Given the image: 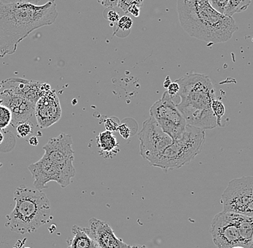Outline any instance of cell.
<instances>
[{"instance_id": "obj_1", "label": "cell", "mask_w": 253, "mask_h": 248, "mask_svg": "<svg viewBox=\"0 0 253 248\" xmlns=\"http://www.w3.org/2000/svg\"><path fill=\"white\" fill-rule=\"evenodd\" d=\"M58 17L55 0L42 5L0 4V58L14 54L21 41L36 30L54 23Z\"/></svg>"}, {"instance_id": "obj_2", "label": "cell", "mask_w": 253, "mask_h": 248, "mask_svg": "<svg viewBox=\"0 0 253 248\" xmlns=\"http://www.w3.org/2000/svg\"><path fill=\"white\" fill-rule=\"evenodd\" d=\"M177 12L183 31L207 44L227 42L238 30L233 17L215 10L209 0H178Z\"/></svg>"}, {"instance_id": "obj_3", "label": "cell", "mask_w": 253, "mask_h": 248, "mask_svg": "<svg viewBox=\"0 0 253 248\" xmlns=\"http://www.w3.org/2000/svg\"><path fill=\"white\" fill-rule=\"evenodd\" d=\"M179 85L177 104L187 126L207 130L217 126L211 105L215 97L211 79L199 73L187 74L175 80Z\"/></svg>"}, {"instance_id": "obj_4", "label": "cell", "mask_w": 253, "mask_h": 248, "mask_svg": "<svg viewBox=\"0 0 253 248\" xmlns=\"http://www.w3.org/2000/svg\"><path fill=\"white\" fill-rule=\"evenodd\" d=\"M14 201L15 208L6 216L4 224L13 233H35L51 219L50 202L42 191L25 185L19 186L14 192Z\"/></svg>"}, {"instance_id": "obj_5", "label": "cell", "mask_w": 253, "mask_h": 248, "mask_svg": "<svg viewBox=\"0 0 253 248\" xmlns=\"http://www.w3.org/2000/svg\"><path fill=\"white\" fill-rule=\"evenodd\" d=\"M205 142V130L186 126L184 134L173 140L153 167L164 171L178 170L189 164L202 151Z\"/></svg>"}, {"instance_id": "obj_6", "label": "cell", "mask_w": 253, "mask_h": 248, "mask_svg": "<svg viewBox=\"0 0 253 248\" xmlns=\"http://www.w3.org/2000/svg\"><path fill=\"white\" fill-rule=\"evenodd\" d=\"M223 211L253 216V177L244 176L229 181L221 195Z\"/></svg>"}, {"instance_id": "obj_7", "label": "cell", "mask_w": 253, "mask_h": 248, "mask_svg": "<svg viewBox=\"0 0 253 248\" xmlns=\"http://www.w3.org/2000/svg\"><path fill=\"white\" fill-rule=\"evenodd\" d=\"M150 116L157 121L164 132L173 140L181 138L187 126L184 117L173 102V98L166 91L161 99L150 107Z\"/></svg>"}, {"instance_id": "obj_8", "label": "cell", "mask_w": 253, "mask_h": 248, "mask_svg": "<svg viewBox=\"0 0 253 248\" xmlns=\"http://www.w3.org/2000/svg\"><path fill=\"white\" fill-rule=\"evenodd\" d=\"M139 140L140 156L151 166L154 165L166 148L173 142V140L164 132L157 121L151 116L142 124Z\"/></svg>"}, {"instance_id": "obj_9", "label": "cell", "mask_w": 253, "mask_h": 248, "mask_svg": "<svg viewBox=\"0 0 253 248\" xmlns=\"http://www.w3.org/2000/svg\"><path fill=\"white\" fill-rule=\"evenodd\" d=\"M28 170L33 178L34 188L41 191L47 189V183L51 181L58 183L62 188L67 187L76 175L74 165H58L45 156L36 163L31 164Z\"/></svg>"}, {"instance_id": "obj_10", "label": "cell", "mask_w": 253, "mask_h": 248, "mask_svg": "<svg viewBox=\"0 0 253 248\" xmlns=\"http://www.w3.org/2000/svg\"><path fill=\"white\" fill-rule=\"evenodd\" d=\"M210 233L217 248L242 246L241 238L235 220V213L221 212L213 218Z\"/></svg>"}, {"instance_id": "obj_11", "label": "cell", "mask_w": 253, "mask_h": 248, "mask_svg": "<svg viewBox=\"0 0 253 248\" xmlns=\"http://www.w3.org/2000/svg\"><path fill=\"white\" fill-rule=\"evenodd\" d=\"M35 115L41 129H47L61 119V103L54 90L44 93L35 105Z\"/></svg>"}, {"instance_id": "obj_12", "label": "cell", "mask_w": 253, "mask_h": 248, "mask_svg": "<svg viewBox=\"0 0 253 248\" xmlns=\"http://www.w3.org/2000/svg\"><path fill=\"white\" fill-rule=\"evenodd\" d=\"M73 140L70 134H62L50 139L43 146L45 157L54 163L61 166L74 165V151Z\"/></svg>"}, {"instance_id": "obj_13", "label": "cell", "mask_w": 253, "mask_h": 248, "mask_svg": "<svg viewBox=\"0 0 253 248\" xmlns=\"http://www.w3.org/2000/svg\"><path fill=\"white\" fill-rule=\"evenodd\" d=\"M0 89L7 90L36 104L44 93L50 91V86L43 82L30 81L23 78H9L0 83Z\"/></svg>"}, {"instance_id": "obj_14", "label": "cell", "mask_w": 253, "mask_h": 248, "mask_svg": "<svg viewBox=\"0 0 253 248\" xmlns=\"http://www.w3.org/2000/svg\"><path fill=\"white\" fill-rule=\"evenodd\" d=\"M0 104L10 110L12 117L11 125L14 127L19 123L28 121L34 114L36 104L7 90L0 89Z\"/></svg>"}, {"instance_id": "obj_15", "label": "cell", "mask_w": 253, "mask_h": 248, "mask_svg": "<svg viewBox=\"0 0 253 248\" xmlns=\"http://www.w3.org/2000/svg\"><path fill=\"white\" fill-rule=\"evenodd\" d=\"M89 235L98 248H130L123 240L118 238L111 226L104 221L91 218L88 221Z\"/></svg>"}, {"instance_id": "obj_16", "label": "cell", "mask_w": 253, "mask_h": 248, "mask_svg": "<svg viewBox=\"0 0 253 248\" xmlns=\"http://www.w3.org/2000/svg\"><path fill=\"white\" fill-rule=\"evenodd\" d=\"M71 238L66 241L68 248H98L89 235L88 227L74 225L71 227Z\"/></svg>"}, {"instance_id": "obj_17", "label": "cell", "mask_w": 253, "mask_h": 248, "mask_svg": "<svg viewBox=\"0 0 253 248\" xmlns=\"http://www.w3.org/2000/svg\"><path fill=\"white\" fill-rule=\"evenodd\" d=\"M235 220L241 238L242 246L245 248H253V217L235 213Z\"/></svg>"}, {"instance_id": "obj_18", "label": "cell", "mask_w": 253, "mask_h": 248, "mask_svg": "<svg viewBox=\"0 0 253 248\" xmlns=\"http://www.w3.org/2000/svg\"><path fill=\"white\" fill-rule=\"evenodd\" d=\"M98 147L102 151L110 153L118 146V141L112 132L109 131L101 132L96 139Z\"/></svg>"}, {"instance_id": "obj_19", "label": "cell", "mask_w": 253, "mask_h": 248, "mask_svg": "<svg viewBox=\"0 0 253 248\" xmlns=\"http://www.w3.org/2000/svg\"><path fill=\"white\" fill-rule=\"evenodd\" d=\"M252 0H229L224 15L232 17L235 14L244 12L251 5Z\"/></svg>"}, {"instance_id": "obj_20", "label": "cell", "mask_w": 253, "mask_h": 248, "mask_svg": "<svg viewBox=\"0 0 253 248\" xmlns=\"http://www.w3.org/2000/svg\"><path fill=\"white\" fill-rule=\"evenodd\" d=\"M211 110H212L213 115L216 118V123H217V126L219 127H223L221 125V118L225 113V107L221 101L217 100L216 98L213 99L211 105Z\"/></svg>"}, {"instance_id": "obj_21", "label": "cell", "mask_w": 253, "mask_h": 248, "mask_svg": "<svg viewBox=\"0 0 253 248\" xmlns=\"http://www.w3.org/2000/svg\"><path fill=\"white\" fill-rule=\"evenodd\" d=\"M12 113L5 106L0 104V130L7 129L12 123Z\"/></svg>"}, {"instance_id": "obj_22", "label": "cell", "mask_w": 253, "mask_h": 248, "mask_svg": "<svg viewBox=\"0 0 253 248\" xmlns=\"http://www.w3.org/2000/svg\"><path fill=\"white\" fill-rule=\"evenodd\" d=\"M15 127L17 135L20 138H25V137L31 135L33 134V130H34L33 124H32L31 121H29V120L19 123Z\"/></svg>"}, {"instance_id": "obj_23", "label": "cell", "mask_w": 253, "mask_h": 248, "mask_svg": "<svg viewBox=\"0 0 253 248\" xmlns=\"http://www.w3.org/2000/svg\"><path fill=\"white\" fill-rule=\"evenodd\" d=\"M129 119H125L123 122H120L118 126V131L125 140H128L134 134L132 133V128L129 126Z\"/></svg>"}, {"instance_id": "obj_24", "label": "cell", "mask_w": 253, "mask_h": 248, "mask_svg": "<svg viewBox=\"0 0 253 248\" xmlns=\"http://www.w3.org/2000/svg\"><path fill=\"white\" fill-rule=\"evenodd\" d=\"M116 25L118 30H121L123 31H129L133 25V22L129 16L125 15L120 17Z\"/></svg>"}, {"instance_id": "obj_25", "label": "cell", "mask_w": 253, "mask_h": 248, "mask_svg": "<svg viewBox=\"0 0 253 248\" xmlns=\"http://www.w3.org/2000/svg\"><path fill=\"white\" fill-rule=\"evenodd\" d=\"M142 2L143 0H118V7L126 14L128 8L130 6L136 4L142 7Z\"/></svg>"}, {"instance_id": "obj_26", "label": "cell", "mask_w": 253, "mask_h": 248, "mask_svg": "<svg viewBox=\"0 0 253 248\" xmlns=\"http://www.w3.org/2000/svg\"><path fill=\"white\" fill-rule=\"evenodd\" d=\"M209 2L215 10L224 15L229 0H209Z\"/></svg>"}, {"instance_id": "obj_27", "label": "cell", "mask_w": 253, "mask_h": 248, "mask_svg": "<svg viewBox=\"0 0 253 248\" xmlns=\"http://www.w3.org/2000/svg\"><path fill=\"white\" fill-rule=\"evenodd\" d=\"M120 124V121L117 117H110L104 121V126H105L106 129L110 132L118 131Z\"/></svg>"}, {"instance_id": "obj_28", "label": "cell", "mask_w": 253, "mask_h": 248, "mask_svg": "<svg viewBox=\"0 0 253 248\" xmlns=\"http://www.w3.org/2000/svg\"><path fill=\"white\" fill-rule=\"evenodd\" d=\"M110 10L107 12V15H104L105 16V18L111 22V23H118V20L120 18V15H119L118 12H117L116 11L112 9V8H110Z\"/></svg>"}, {"instance_id": "obj_29", "label": "cell", "mask_w": 253, "mask_h": 248, "mask_svg": "<svg viewBox=\"0 0 253 248\" xmlns=\"http://www.w3.org/2000/svg\"><path fill=\"white\" fill-rule=\"evenodd\" d=\"M178 91H179V85L176 82H174V83H170V85L168 87L166 92L170 97L173 98L178 94Z\"/></svg>"}, {"instance_id": "obj_30", "label": "cell", "mask_w": 253, "mask_h": 248, "mask_svg": "<svg viewBox=\"0 0 253 248\" xmlns=\"http://www.w3.org/2000/svg\"><path fill=\"white\" fill-rule=\"evenodd\" d=\"M41 0H0V4H13V3L28 2L33 4H39Z\"/></svg>"}, {"instance_id": "obj_31", "label": "cell", "mask_w": 253, "mask_h": 248, "mask_svg": "<svg viewBox=\"0 0 253 248\" xmlns=\"http://www.w3.org/2000/svg\"><path fill=\"white\" fill-rule=\"evenodd\" d=\"M97 1L104 7L113 8L118 6V0H97Z\"/></svg>"}, {"instance_id": "obj_32", "label": "cell", "mask_w": 253, "mask_h": 248, "mask_svg": "<svg viewBox=\"0 0 253 248\" xmlns=\"http://www.w3.org/2000/svg\"><path fill=\"white\" fill-rule=\"evenodd\" d=\"M140 8L141 7H140V6L134 4V5L130 6L128 8L126 14L129 13L133 15L134 17H138L140 14Z\"/></svg>"}, {"instance_id": "obj_33", "label": "cell", "mask_w": 253, "mask_h": 248, "mask_svg": "<svg viewBox=\"0 0 253 248\" xmlns=\"http://www.w3.org/2000/svg\"><path fill=\"white\" fill-rule=\"evenodd\" d=\"M28 142H29L30 144L32 145V146H37L39 144V140H38L36 137H31L29 140H28Z\"/></svg>"}, {"instance_id": "obj_34", "label": "cell", "mask_w": 253, "mask_h": 248, "mask_svg": "<svg viewBox=\"0 0 253 248\" xmlns=\"http://www.w3.org/2000/svg\"><path fill=\"white\" fill-rule=\"evenodd\" d=\"M171 80H170V77L167 76L166 78L165 82H164V87L166 88V89H167L168 87L170 85V83H171Z\"/></svg>"}, {"instance_id": "obj_35", "label": "cell", "mask_w": 253, "mask_h": 248, "mask_svg": "<svg viewBox=\"0 0 253 248\" xmlns=\"http://www.w3.org/2000/svg\"><path fill=\"white\" fill-rule=\"evenodd\" d=\"M4 134H3V132H1V130H0V144H1V143H2V142H4Z\"/></svg>"}, {"instance_id": "obj_36", "label": "cell", "mask_w": 253, "mask_h": 248, "mask_svg": "<svg viewBox=\"0 0 253 248\" xmlns=\"http://www.w3.org/2000/svg\"><path fill=\"white\" fill-rule=\"evenodd\" d=\"M130 248H147L145 246H139V245H134L133 246H131Z\"/></svg>"}, {"instance_id": "obj_37", "label": "cell", "mask_w": 253, "mask_h": 248, "mask_svg": "<svg viewBox=\"0 0 253 248\" xmlns=\"http://www.w3.org/2000/svg\"><path fill=\"white\" fill-rule=\"evenodd\" d=\"M231 248H245L243 247V246H235V247H232Z\"/></svg>"}, {"instance_id": "obj_38", "label": "cell", "mask_w": 253, "mask_h": 248, "mask_svg": "<svg viewBox=\"0 0 253 248\" xmlns=\"http://www.w3.org/2000/svg\"><path fill=\"white\" fill-rule=\"evenodd\" d=\"M31 248L26 247V248Z\"/></svg>"}]
</instances>
